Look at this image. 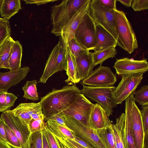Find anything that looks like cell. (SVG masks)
<instances>
[{"mask_svg": "<svg viewBox=\"0 0 148 148\" xmlns=\"http://www.w3.org/2000/svg\"><path fill=\"white\" fill-rule=\"evenodd\" d=\"M17 99V97L13 93L8 92L6 93L5 104V111L8 110L10 107L14 106Z\"/></svg>", "mask_w": 148, "mask_h": 148, "instance_id": "obj_41", "label": "cell"}, {"mask_svg": "<svg viewBox=\"0 0 148 148\" xmlns=\"http://www.w3.org/2000/svg\"><path fill=\"white\" fill-rule=\"evenodd\" d=\"M20 0H3L0 8V13L4 18L9 20L21 9Z\"/></svg>", "mask_w": 148, "mask_h": 148, "instance_id": "obj_24", "label": "cell"}, {"mask_svg": "<svg viewBox=\"0 0 148 148\" xmlns=\"http://www.w3.org/2000/svg\"><path fill=\"white\" fill-rule=\"evenodd\" d=\"M15 40L10 36L0 46V69L5 68Z\"/></svg>", "mask_w": 148, "mask_h": 148, "instance_id": "obj_26", "label": "cell"}, {"mask_svg": "<svg viewBox=\"0 0 148 148\" xmlns=\"http://www.w3.org/2000/svg\"><path fill=\"white\" fill-rule=\"evenodd\" d=\"M4 125L8 144L13 148H21L20 142L14 132L4 122Z\"/></svg>", "mask_w": 148, "mask_h": 148, "instance_id": "obj_34", "label": "cell"}, {"mask_svg": "<svg viewBox=\"0 0 148 148\" xmlns=\"http://www.w3.org/2000/svg\"><path fill=\"white\" fill-rule=\"evenodd\" d=\"M44 121V120H36L32 119L28 125L31 133L32 134L45 130L47 124Z\"/></svg>", "mask_w": 148, "mask_h": 148, "instance_id": "obj_36", "label": "cell"}, {"mask_svg": "<svg viewBox=\"0 0 148 148\" xmlns=\"http://www.w3.org/2000/svg\"><path fill=\"white\" fill-rule=\"evenodd\" d=\"M30 71L28 67L24 66L14 71L0 72V89L7 92L10 87L24 79Z\"/></svg>", "mask_w": 148, "mask_h": 148, "instance_id": "obj_15", "label": "cell"}, {"mask_svg": "<svg viewBox=\"0 0 148 148\" xmlns=\"http://www.w3.org/2000/svg\"><path fill=\"white\" fill-rule=\"evenodd\" d=\"M49 120L55 121L63 126L68 127L66 125L63 115L61 113H56L53 114Z\"/></svg>", "mask_w": 148, "mask_h": 148, "instance_id": "obj_42", "label": "cell"}, {"mask_svg": "<svg viewBox=\"0 0 148 148\" xmlns=\"http://www.w3.org/2000/svg\"><path fill=\"white\" fill-rule=\"evenodd\" d=\"M64 148H87L68 138H57Z\"/></svg>", "mask_w": 148, "mask_h": 148, "instance_id": "obj_38", "label": "cell"}, {"mask_svg": "<svg viewBox=\"0 0 148 148\" xmlns=\"http://www.w3.org/2000/svg\"><path fill=\"white\" fill-rule=\"evenodd\" d=\"M114 10L104 6L99 0H92L90 3L88 12L95 24L101 26L117 41L118 36L115 29Z\"/></svg>", "mask_w": 148, "mask_h": 148, "instance_id": "obj_6", "label": "cell"}, {"mask_svg": "<svg viewBox=\"0 0 148 148\" xmlns=\"http://www.w3.org/2000/svg\"><path fill=\"white\" fill-rule=\"evenodd\" d=\"M66 46L75 58L82 54L88 53L89 51L79 44L74 38L69 40L67 43Z\"/></svg>", "mask_w": 148, "mask_h": 148, "instance_id": "obj_31", "label": "cell"}, {"mask_svg": "<svg viewBox=\"0 0 148 148\" xmlns=\"http://www.w3.org/2000/svg\"><path fill=\"white\" fill-rule=\"evenodd\" d=\"M134 92L125 100V114L130 121L136 148H144V132L140 110L134 100Z\"/></svg>", "mask_w": 148, "mask_h": 148, "instance_id": "obj_7", "label": "cell"}, {"mask_svg": "<svg viewBox=\"0 0 148 148\" xmlns=\"http://www.w3.org/2000/svg\"><path fill=\"white\" fill-rule=\"evenodd\" d=\"M113 67L116 74L121 76L143 73L148 70L146 59L135 60L127 58L117 59Z\"/></svg>", "mask_w": 148, "mask_h": 148, "instance_id": "obj_14", "label": "cell"}, {"mask_svg": "<svg viewBox=\"0 0 148 148\" xmlns=\"http://www.w3.org/2000/svg\"><path fill=\"white\" fill-rule=\"evenodd\" d=\"M90 2L76 13L62 30L60 36L66 44L71 39L74 38L75 32L84 16L88 11Z\"/></svg>", "mask_w": 148, "mask_h": 148, "instance_id": "obj_17", "label": "cell"}, {"mask_svg": "<svg viewBox=\"0 0 148 148\" xmlns=\"http://www.w3.org/2000/svg\"><path fill=\"white\" fill-rule=\"evenodd\" d=\"M7 92L4 90L0 89V112L5 111V104Z\"/></svg>", "mask_w": 148, "mask_h": 148, "instance_id": "obj_45", "label": "cell"}, {"mask_svg": "<svg viewBox=\"0 0 148 148\" xmlns=\"http://www.w3.org/2000/svg\"><path fill=\"white\" fill-rule=\"evenodd\" d=\"M140 110L144 134L148 133V106L142 107Z\"/></svg>", "mask_w": 148, "mask_h": 148, "instance_id": "obj_40", "label": "cell"}, {"mask_svg": "<svg viewBox=\"0 0 148 148\" xmlns=\"http://www.w3.org/2000/svg\"><path fill=\"white\" fill-rule=\"evenodd\" d=\"M131 6L135 11H140L148 9V0H132Z\"/></svg>", "mask_w": 148, "mask_h": 148, "instance_id": "obj_39", "label": "cell"}, {"mask_svg": "<svg viewBox=\"0 0 148 148\" xmlns=\"http://www.w3.org/2000/svg\"><path fill=\"white\" fill-rule=\"evenodd\" d=\"M22 51V45L20 42L18 40L15 41L5 69L14 71L21 68Z\"/></svg>", "mask_w": 148, "mask_h": 148, "instance_id": "obj_22", "label": "cell"}, {"mask_svg": "<svg viewBox=\"0 0 148 148\" xmlns=\"http://www.w3.org/2000/svg\"><path fill=\"white\" fill-rule=\"evenodd\" d=\"M11 27L8 20L0 17V46L8 37L10 36Z\"/></svg>", "mask_w": 148, "mask_h": 148, "instance_id": "obj_33", "label": "cell"}, {"mask_svg": "<svg viewBox=\"0 0 148 148\" xmlns=\"http://www.w3.org/2000/svg\"><path fill=\"white\" fill-rule=\"evenodd\" d=\"M0 117L15 134L20 142L21 148H30L32 134L28 125L15 116L10 110L3 112Z\"/></svg>", "mask_w": 148, "mask_h": 148, "instance_id": "obj_9", "label": "cell"}, {"mask_svg": "<svg viewBox=\"0 0 148 148\" xmlns=\"http://www.w3.org/2000/svg\"><path fill=\"white\" fill-rule=\"evenodd\" d=\"M78 83L87 78L93 71L94 65L92 53L82 54L75 58Z\"/></svg>", "mask_w": 148, "mask_h": 148, "instance_id": "obj_18", "label": "cell"}, {"mask_svg": "<svg viewBox=\"0 0 148 148\" xmlns=\"http://www.w3.org/2000/svg\"><path fill=\"white\" fill-rule=\"evenodd\" d=\"M143 74L140 73L122 76L113 93L116 105L121 104L136 91L143 78Z\"/></svg>", "mask_w": 148, "mask_h": 148, "instance_id": "obj_13", "label": "cell"}, {"mask_svg": "<svg viewBox=\"0 0 148 148\" xmlns=\"http://www.w3.org/2000/svg\"><path fill=\"white\" fill-rule=\"evenodd\" d=\"M75 85H67L62 88H53L41 98L39 102L44 116V121L49 120L53 114L59 113L71 105L81 93Z\"/></svg>", "mask_w": 148, "mask_h": 148, "instance_id": "obj_1", "label": "cell"}, {"mask_svg": "<svg viewBox=\"0 0 148 148\" xmlns=\"http://www.w3.org/2000/svg\"><path fill=\"white\" fill-rule=\"evenodd\" d=\"M96 131L106 148H117L111 125Z\"/></svg>", "mask_w": 148, "mask_h": 148, "instance_id": "obj_28", "label": "cell"}, {"mask_svg": "<svg viewBox=\"0 0 148 148\" xmlns=\"http://www.w3.org/2000/svg\"><path fill=\"white\" fill-rule=\"evenodd\" d=\"M46 123L48 128L57 138H68L74 140L72 131L68 127L49 120L47 121Z\"/></svg>", "mask_w": 148, "mask_h": 148, "instance_id": "obj_25", "label": "cell"}, {"mask_svg": "<svg viewBox=\"0 0 148 148\" xmlns=\"http://www.w3.org/2000/svg\"><path fill=\"white\" fill-rule=\"evenodd\" d=\"M117 54L115 47H111L92 53L94 66L102 64L105 60L110 58L115 57Z\"/></svg>", "mask_w": 148, "mask_h": 148, "instance_id": "obj_27", "label": "cell"}, {"mask_svg": "<svg viewBox=\"0 0 148 148\" xmlns=\"http://www.w3.org/2000/svg\"><path fill=\"white\" fill-rule=\"evenodd\" d=\"M25 1L26 4H35L38 5L46 4L47 3L53 2L57 1V0H24Z\"/></svg>", "mask_w": 148, "mask_h": 148, "instance_id": "obj_46", "label": "cell"}, {"mask_svg": "<svg viewBox=\"0 0 148 148\" xmlns=\"http://www.w3.org/2000/svg\"><path fill=\"white\" fill-rule=\"evenodd\" d=\"M59 37V40L49 56L38 83H45L49 78L54 73L66 70V44L62 38Z\"/></svg>", "mask_w": 148, "mask_h": 148, "instance_id": "obj_4", "label": "cell"}, {"mask_svg": "<svg viewBox=\"0 0 148 148\" xmlns=\"http://www.w3.org/2000/svg\"><path fill=\"white\" fill-rule=\"evenodd\" d=\"M42 148H51L47 137L42 131Z\"/></svg>", "mask_w": 148, "mask_h": 148, "instance_id": "obj_49", "label": "cell"}, {"mask_svg": "<svg viewBox=\"0 0 148 148\" xmlns=\"http://www.w3.org/2000/svg\"><path fill=\"white\" fill-rule=\"evenodd\" d=\"M116 1H119L123 5L127 7H130L132 0H116Z\"/></svg>", "mask_w": 148, "mask_h": 148, "instance_id": "obj_50", "label": "cell"}, {"mask_svg": "<svg viewBox=\"0 0 148 148\" xmlns=\"http://www.w3.org/2000/svg\"><path fill=\"white\" fill-rule=\"evenodd\" d=\"M148 133L144 134V148H148Z\"/></svg>", "mask_w": 148, "mask_h": 148, "instance_id": "obj_51", "label": "cell"}, {"mask_svg": "<svg viewBox=\"0 0 148 148\" xmlns=\"http://www.w3.org/2000/svg\"><path fill=\"white\" fill-rule=\"evenodd\" d=\"M73 135L74 137V140L78 143L81 145L87 148H93L87 142L84 141L80 138L77 136L73 132H72Z\"/></svg>", "mask_w": 148, "mask_h": 148, "instance_id": "obj_47", "label": "cell"}, {"mask_svg": "<svg viewBox=\"0 0 148 148\" xmlns=\"http://www.w3.org/2000/svg\"><path fill=\"white\" fill-rule=\"evenodd\" d=\"M90 127L97 130L108 127L112 124L106 112L99 104H93L89 116Z\"/></svg>", "mask_w": 148, "mask_h": 148, "instance_id": "obj_16", "label": "cell"}, {"mask_svg": "<svg viewBox=\"0 0 148 148\" xmlns=\"http://www.w3.org/2000/svg\"><path fill=\"white\" fill-rule=\"evenodd\" d=\"M37 81L36 80L31 81H27L22 89L24 92L23 97L33 101L39 100L36 88Z\"/></svg>", "mask_w": 148, "mask_h": 148, "instance_id": "obj_29", "label": "cell"}, {"mask_svg": "<svg viewBox=\"0 0 148 148\" xmlns=\"http://www.w3.org/2000/svg\"><path fill=\"white\" fill-rule=\"evenodd\" d=\"M81 93L86 97L95 102L106 112L108 116L112 115L113 109L116 107L113 93L116 87H92L82 85Z\"/></svg>", "mask_w": 148, "mask_h": 148, "instance_id": "obj_5", "label": "cell"}, {"mask_svg": "<svg viewBox=\"0 0 148 148\" xmlns=\"http://www.w3.org/2000/svg\"><path fill=\"white\" fill-rule=\"evenodd\" d=\"M135 101L142 107L148 106V86L144 85L134 92Z\"/></svg>", "mask_w": 148, "mask_h": 148, "instance_id": "obj_32", "label": "cell"}, {"mask_svg": "<svg viewBox=\"0 0 148 148\" xmlns=\"http://www.w3.org/2000/svg\"><path fill=\"white\" fill-rule=\"evenodd\" d=\"M101 64L82 80L81 84L95 87L113 86L117 81L116 76L109 67Z\"/></svg>", "mask_w": 148, "mask_h": 148, "instance_id": "obj_12", "label": "cell"}, {"mask_svg": "<svg viewBox=\"0 0 148 148\" xmlns=\"http://www.w3.org/2000/svg\"><path fill=\"white\" fill-rule=\"evenodd\" d=\"M32 119L36 120H44V117L42 110L34 113L31 116Z\"/></svg>", "mask_w": 148, "mask_h": 148, "instance_id": "obj_48", "label": "cell"}, {"mask_svg": "<svg viewBox=\"0 0 148 148\" xmlns=\"http://www.w3.org/2000/svg\"><path fill=\"white\" fill-rule=\"evenodd\" d=\"M125 115V148H136L130 119L127 114Z\"/></svg>", "mask_w": 148, "mask_h": 148, "instance_id": "obj_30", "label": "cell"}, {"mask_svg": "<svg viewBox=\"0 0 148 148\" xmlns=\"http://www.w3.org/2000/svg\"><path fill=\"white\" fill-rule=\"evenodd\" d=\"M0 148H12L8 144L0 141Z\"/></svg>", "mask_w": 148, "mask_h": 148, "instance_id": "obj_52", "label": "cell"}, {"mask_svg": "<svg viewBox=\"0 0 148 148\" xmlns=\"http://www.w3.org/2000/svg\"><path fill=\"white\" fill-rule=\"evenodd\" d=\"M66 49L67 66L66 71L68 78L65 82L68 85H73L78 83L76 59L75 58L71 53L67 46Z\"/></svg>", "mask_w": 148, "mask_h": 148, "instance_id": "obj_23", "label": "cell"}, {"mask_svg": "<svg viewBox=\"0 0 148 148\" xmlns=\"http://www.w3.org/2000/svg\"><path fill=\"white\" fill-rule=\"evenodd\" d=\"M93 104L81 93L71 105L59 113L71 117L90 127L89 116Z\"/></svg>", "mask_w": 148, "mask_h": 148, "instance_id": "obj_11", "label": "cell"}, {"mask_svg": "<svg viewBox=\"0 0 148 148\" xmlns=\"http://www.w3.org/2000/svg\"><path fill=\"white\" fill-rule=\"evenodd\" d=\"M96 24L97 44L93 50L100 51L117 46V41L113 36L101 25Z\"/></svg>", "mask_w": 148, "mask_h": 148, "instance_id": "obj_20", "label": "cell"}, {"mask_svg": "<svg viewBox=\"0 0 148 148\" xmlns=\"http://www.w3.org/2000/svg\"><path fill=\"white\" fill-rule=\"evenodd\" d=\"M14 115L18 117L28 125L32 119L33 114L42 110L40 102L37 103H22L12 110H10Z\"/></svg>", "mask_w": 148, "mask_h": 148, "instance_id": "obj_19", "label": "cell"}, {"mask_svg": "<svg viewBox=\"0 0 148 148\" xmlns=\"http://www.w3.org/2000/svg\"><path fill=\"white\" fill-rule=\"evenodd\" d=\"M42 131L46 136L51 148H64L56 136L48 128L47 125Z\"/></svg>", "mask_w": 148, "mask_h": 148, "instance_id": "obj_35", "label": "cell"}, {"mask_svg": "<svg viewBox=\"0 0 148 148\" xmlns=\"http://www.w3.org/2000/svg\"><path fill=\"white\" fill-rule=\"evenodd\" d=\"M74 38L79 44L89 51L93 50L96 45V24L88 10L76 29Z\"/></svg>", "mask_w": 148, "mask_h": 148, "instance_id": "obj_8", "label": "cell"}, {"mask_svg": "<svg viewBox=\"0 0 148 148\" xmlns=\"http://www.w3.org/2000/svg\"><path fill=\"white\" fill-rule=\"evenodd\" d=\"M114 11L117 46L131 54L138 47L135 34L125 13L117 9Z\"/></svg>", "mask_w": 148, "mask_h": 148, "instance_id": "obj_3", "label": "cell"}, {"mask_svg": "<svg viewBox=\"0 0 148 148\" xmlns=\"http://www.w3.org/2000/svg\"><path fill=\"white\" fill-rule=\"evenodd\" d=\"M42 131L32 134L30 148H42Z\"/></svg>", "mask_w": 148, "mask_h": 148, "instance_id": "obj_37", "label": "cell"}, {"mask_svg": "<svg viewBox=\"0 0 148 148\" xmlns=\"http://www.w3.org/2000/svg\"><path fill=\"white\" fill-rule=\"evenodd\" d=\"M101 4L106 8L110 9L116 10V0H99Z\"/></svg>", "mask_w": 148, "mask_h": 148, "instance_id": "obj_43", "label": "cell"}, {"mask_svg": "<svg viewBox=\"0 0 148 148\" xmlns=\"http://www.w3.org/2000/svg\"><path fill=\"white\" fill-rule=\"evenodd\" d=\"M63 115L66 126L78 137L93 148H106L96 130L82 124L71 117Z\"/></svg>", "mask_w": 148, "mask_h": 148, "instance_id": "obj_10", "label": "cell"}, {"mask_svg": "<svg viewBox=\"0 0 148 148\" xmlns=\"http://www.w3.org/2000/svg\"><path fill=\"white\" fill-rule=\"evenodd\" d=\"M3 0H0V8H1V5L3 2Z\"/></svg>", "mask_w": 148, "mask_h": 148, "instance_id": "obj_53", "label": "cell"}, {"mask_svg": "<svg viewBox=\"0 0 148 148\" xmlns=\"http://www.w3.org/2000/svg\"><path fill=\"white\" fill-rule=\"evenodd\" d=\"M4 124L3 120L0 117V141L8 144Z\"/></svg>", "mask_w": 148, "mask_h": 148, "instance_id": "obj_44", "label": "cell"}, {"mask_svg": "<svg viewBox=\"0 0 148 148\" xmlns=\"http://www.w3.org/2000/svg\"><path fill=\"white\" fill-rule=\"evenodd\" d=\"M91 0H64L51 8V33L60 36L62 29L72 17Z\"/></svg>", "mask_w": 148, "mask_h": 148, "instance_id": "obj_2", "label": "cell"}, {"mask_svg": "<svg viewBox=\"0 0 148 148\" xmlns=\"http://www.w3.org/2000/svg\"><path fill=\"white\" fill-rule=\"evenodd\" d=\"M125 113H121L116 118V123L111 125L117 148H125Z\"/></svg>", "mask_w": 148, "mask_h": 148, "instance_id": "obj_21", "label": "cell"}]
</instances>
